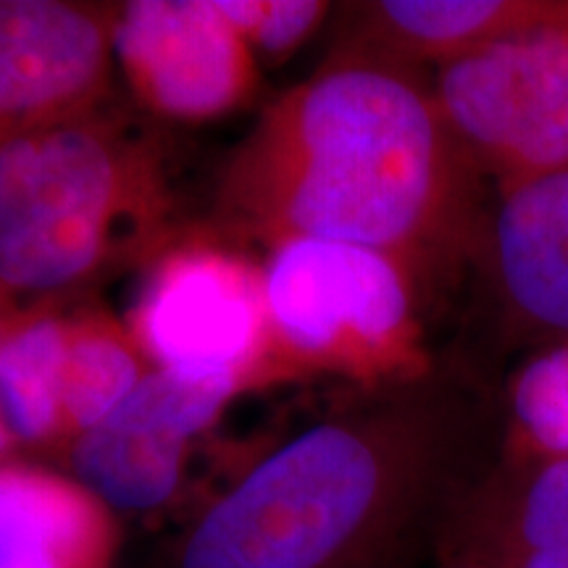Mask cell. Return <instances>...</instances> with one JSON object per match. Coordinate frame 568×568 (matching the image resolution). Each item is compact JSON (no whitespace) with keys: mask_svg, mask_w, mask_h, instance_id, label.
<instances>
[{"mask_svg":"<svg viewBox=\"0 0 568 568\" xmlns=\"http://www.w3.org/2000/svg\"><path fill=\"white\" fill-rule=\"evenodd\" d=\"M126 326L153 368L266 387L264 268L224 240L201 234L163 245Z\"/></svg>","mask_w":568,"mask_h":568,"instance_id":"8992f818","label":"cell"},{"mask_svg":"<svg viewBox=\"0 0 568 568\" xmlns=\"http://www.w3.org/2000/svg\"><path fill=\"white\" fill-rule=\"evenodd\" d=\"M495 447L437 372L305 426L213 497L159 568H422Z\"/></svg>","mask_w":568,"mask_h":568,"instance_id":"7a4b0ae2","label":"cell"},{"mask_svg":"<svg viewBox=\"0 0 568 568\" xmlns=\"http://www.w3.org/2000/svg\"><path fill=\"white\" fill-rule=\"evenodd\" d=\"M435 556L481 568H568V464L493 453L453 497Z\"/></svg>","mask_w":568,"mask_h":568,"instance_id":"8fae6325","label":"cell"},{"mask_svg":"<svg viewBox=\"0 0 568 568\" xmlns=\"http://www.w3.org/2000/svg\"><path fill=\"white\" fill-rule=\"evenodd\" d=\"M258 59L282 61L308 42L329 17L324 0H216Z\"/></svg>","mask_w":568,"mask_h":568,"instance_id":"e0dca14e","label":"cell"},{"mask_svg":"<svg viewBox=\"0 0 568 568\" xmlns=\"http://www.w3.org/2000/svg\"><path fill=\"white\" fill-rule=\"evenodd\" d=\"M119 516L67 471L0 464V568H113Z\"/></svg>","mask_w":568,"mask_h":568,"instance_id":"7c38bea8","label":"cell"},{"mask_svg":"<svg viewBox=\"0 0 568 568\" xmlns=\"http://www.w3.org/2000/svg\"><path fill=\"white\" fill-rule=\"evenodd\" d=\"M453 138L489 187L568 166V0L481 51L432 71Z\"/></svg>","mask_w":568,"mask_h":568,"instance_id":"5b68a950","label":"cell"},{"mask_svg":"<svg viewBox=\"0 0 568 568\" xmlns=\"http://www.w3.org/2000/svg\"><path fill=\"white\" fill-rule=\"evenodd\" d=\"M17 303L19 301H13L11 295H6L3 290H0V326H3L6 316L11 314V308ZM19 453L21 450H19L17 439L11 437L9 426H6V422H3V414H0V464H9V460H19Z\"/></svg>","mask_w":568,"mask_h":568,"instance_id":"ac0fdd59","label":"cell"},{"mask_svg":"<svg viewBox=\"0 0 568 568\" xmlns=\"http://www.w3.org/2000/svg\"><path fill=\"white\" fill-rule=\"evenodd\" d=\"M493 187L422 71L335 51L264 111L219 176L230 234L326 240L408 261L432 284L471 264Z\"/></svg>","mask_w":568,"mask_h":568,"instance_id":"6da1fadb","label":"cell"},{"mask_svg":"<svg viewBox=\"0 0 568 568\" xmlns=\"http://www.w3.org/2000/svg\"><path fill=\"white\" fill-rule=\"evenodd\" d=\"M560 0H376L351 9L335 51L437 71L550 17Z\"/></svg>","mask_w":568,"mask_h":568,"instance_id":"4fadbf2b","label":"cell"},{"mask_svg":"<svg viewBox=\"0 0 568 568\" xmlns=\"http://www.w3.org/2000/svg\"><path fill=\"white\" fill-rule=\"evenodd\" d=\"M266 385L339 376L382 393L437 372L426 345L424 303L432 282L372 247L287 240L264 258Z\"/></svg>","mask_w":568,"mask_h":568,"instance_id":"277c9868","label":"cell"},{"mask_svg":"<svg viewBox=\"0 0 568 568\" xmlns=\"http://www.w3.org/2000/svg\"><path fill=\"white\" fill-rule=\"evenodd\" d=\"M151 372V361L140 351L126 322H119L101 308L69 314L63 364V456L77 437L122 406Z\"/></svg>","mask_w":568,"mask_h":568,"instance_id":"9a60e30c","label":"cell"},{"mask_svg":"<svg viewBox=\"0 0 568 568\" xmlns=\"http://www.w3.org/2000/svg\"><path fill=\"white\" fill-rule=\"evenodd\" d=\"M495 456L568 464V337L529 347L508 374Z\"/></svg>","mask_w":568,"mask_h":568,"instance_id":"2e32d148","label":"cell"},{"mask_svg":"<svg viewBox=\"0 0 568 568\" xmlns=\"http://www.w3.org/2000/svg\"><path fill=\"white\" fill-rule=\"evenodd\" d=\"M471 266L514 343L568 337V166L493 190Z\"/></svg>","mask_w":568,"mask_h":568,"instance_id":"30bf717a","label":"cell"},{"mask_svg":"<svg viewBox=\"0 0 568 568\" xmlns=\"http://www.w3.org/2000/svg\"><path fill=\"white\" fill-rule=\"evenodd\" d=\"M67 332L55 297L17 303L0 326V414L19 450L63 458Z\"/></svg>","mask_w":568,"mask_h":568,"instance_id":"5bb4252c","label":"cell"},{"mask_svg":"<svg viewBox=\"0 0 568 568\" xmlns=\"http://www.w3.org/2000/svg\"><path fill=\"white\" fill-rule=\"evenodd\" d=\"M161 145L109 109L0 148V290L42 301L169 243Z\"/></svg>","mask_w":568,"mask_h":568,"instance_id":"3957f363","label":"cell"},{"mask_svg":"<svg viewBox=\"0 0 568 568\" xmlns=\"http://www.w3.org/2000/svg\"><path fill=\"white\" fill-rule=\"evenodd\" d=\"M113 6L0 0V148L103 109L111 95Z\"/></svg>","mask_w":568,"mask_h":568,"instance_id":"9c48e42d","label":"cell"},{"mask_svg":"<svg viewBox=\"0 0 568 568\" xmlns=\"http://www.w3.org/2000/svg\"><path fill=\"white\" fill-rule=\"evenodd\" d=\"M247 389L234 376L153 368L122 406L69 445L63 468L116 516L153 514L180 493L195 439Z\"/></svg>","mask_w":568,"mask_h":568,"instance_id":"52a82bcc","label":"cell"},{"mask_svg":"<svg viewBox=\"0 0 568 568\" xmlns=\"http://www.w3.org/2000/svg\"><path fill=\"white\" fill-rule=\"evenodd\" d=\"M432 568H481L477 564H468L464 558H453V556H435L432 560Z\"/></svg>","mask_w":568,"mask_h":568,"instance_id":"d6986e66","label":"cell"},{"mask_svg":"<svg viewBox=\"0 0 568 568\" xmlns=\"http://www.w3.org/2000/svg\"><path fill=\"white\" fill-rule=\"evenodd\" d=\"M111 42L132 95L169 122H213L258 92V55L216 0L113 3Z\"/></svg>","mask_w":568,"mask_h":568,"instance_id":"ba28073f","label":"cell"}]
</instances>
